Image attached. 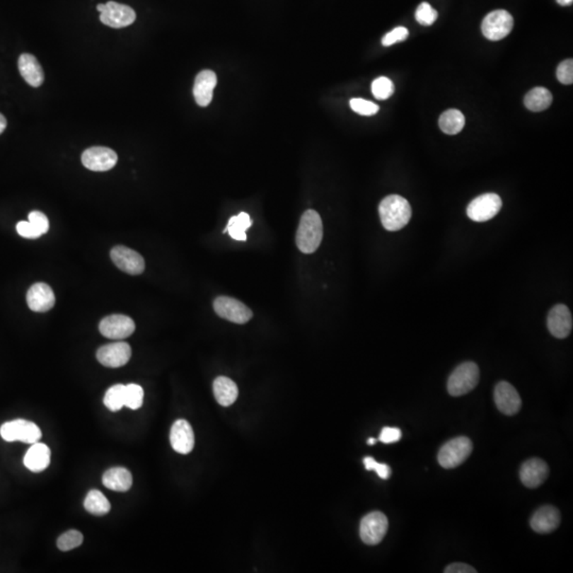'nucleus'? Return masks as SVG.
<instances>
[{
    "label": "nucleus",
    "mask_w": 573,
    "mask_h": 573,
    "mask_svg": "<svg viewBox=\"0 0 573 573\" xmlns=\"http://www.w3.org/2000/svg\"><path fill=\"white\" fill-rule=\"evenodd\" d=\"M132 350L129 344L125 342H115L101 346L97 352V359L102 365L106 367L123 366L131 359Z\"/></svg>",
    "instance_id": "nucleus-14"
},
{
    "label": "nucleus",
    "mask_w": 573,
    "mask_h": 573,
    "mask_svg": "<svg viewBox=\"0 0 573 573\" xmlns=\"http://www.w3.org/2000/svg\"><path fill=\"white\" fill-rule=\"evenodd\" d=\"M6 119L4 115L0 114V134L6 129Z\"/></svg>",
    "instance_id": "nucleus-43"
},
{
    "label": "nucleus",
    "mask_w": 573,
    "mask_h": 573,
    "mask_svg": "<svg viewBox=\"0 0 573 573\" xmlns=\"http://www.w3.org/2000/svg\"><path fill=\"white\" fill-rule=\"evenodd\" d=\"M388 528V520L386 516L381 511H371L361 520V539L366 545H378L386 536Z\"/></svg>",
    "instance_id": "nucleus-10"
},
{
    "label": "nucleus",
    "mask_w": 573,
    "mask_h": 573,
    "mask_svg": "<svg viewBox=\"0 0 573 573\" xmlns=\"http://www.w3.org/2000/svg\"><path fill=\"white\" fill-rule=\"evenodd\" d=\"M513 16L505 10L492 11L482 21V33L490 40H500L511 33Z\"/></svg>",
    "instance_id": "nucleus-9"
},
{
    "label": "nucleus",
    "mask_w": 573,
    "mask_h": 573,
    "mask_svg": "<svg viewBox=\"0 0 573 573\" xmlns=\"http://www.w3.org/2000/svg\"><path fill=\"white\" fill-rule=\"evenodd\" d=\"M172 448L180 454H188L195 447V434L187 420L178 419L172 424L170 431Z\"/></svg>",
    "instance_id": "nucleus-18"
},
{
    "label": "nucleus",
    "mask_w": 573,
    "mask_h": 573,
    "mask_svg": "<svg viewBox=\"0 0 573 573\" xmlns=\"http://www.w3.org/2000/svg\"><path fill=\"white\" fill-rule=\"evenodd\" d=\"M84 507L91 515L103 516L110 511V503L101 492L93 490L85 498Z\"/></svg>",
    "instance_id": "nucleus-29"
},
{
    "label": "nucleus",
    "mask_w": 573,
    "mask_h": 573,
    "mask_svg": "<svg viewBox=\"0 0 573 573\" xmlns=\"http://www.w3.org/2000/svg\"><path fill=\"white\" fill-rule=\"evenodd\" d=\"M110 258L121 271L129 275H139L146 267L141 255L127 246L117 245L112 248Z\"/></svg>",
    "instance_id": "nucleus-12"
},
{
    "label": "nucleus",
    "mask_w": 573,
    "mask_h": 573,
    "mask_svg": "<svg viewBox=\"0 0 573 573\" xmlns=\"http://www.w3.org/2000/svg\"><path fill=\"white\" fill-rule=\"evenodd\" d=\"M547 326L550 333L557 339H565L572 330V314L564 303H558L548 314Z\"/></svg>",
    "instance_id": "nucleus-15"
},
{
    "label": "nucleus",
    "mask_w": 573,
    "mask_h": 573,
    "mask_svg": "<svg viewBox=\"0 0 573 573\" xmlns=\"http://www.w3.org/2000/svg\"><path fill=\"white\" fill-rule=\"evenodd\" d=\"M407 36H409V31H407V28L397 27L392 31L388 32V34H386L382 38L381 42L384 47L392 46V45L407 40Z\"/></svg>",
    "instance_id": "nucleus-37"
},
{
    "label": "nucleus",
    "mask_w": 573,
    "mask_h": 573,
    "mask_svg": "<svg viewBox=\"0 0 573 573\" xmlns=\"http://www.w3.org/2000/svg\"><path fill=\"white\" fill-rule=\"evenodd\" d=\"M82 533L76 530H69L57 538V545L61 551H69L74 548H78L79 545H82Z\"/></svg>",
    "instance_id": "nucleus-33"
},
{
    "label": "nucleus",
    "mask_w": 573,
    "mask_h": 573,
    "mask_svg": "<svg viewBox=\"0 0 573 573\" xmlns=\"http://www.w3.org/2000/svg\"><path fill=\"white\" fill-rule=\"evenodd\" d=\"M144 403V390L138 384L125 386V405L132 410L139 409Z\"/></svg>",
    "instance_id": "nucleus-31"
},
{
    "label": "nucleus",
    "mask_w": 573,
    "mask_h": 573,
    "mask_svg": "<svg viewBox=\"0 0 573 573\" xmlns=\"http://www.w3.org/2000/svg\"><path fill=\"white\" fill-rule=\"evenodd\" d=\"M125 386L116 384L106 390L103 403L110 411L117 412L125 405Z\"/></svg>",
    "instance_id": "nucleus-30"
},
{
    "label": "nucleus",
    "mask_w": 573,
    "mask_h": 573,
    "mask_svg": "<svg viewBox=\"0 0 573 573\" xmlns=\"http://www.w3.org/2000/svg\"><path fill=\"white\" fill-rule=\"evenodd\" d=\"M18 69L21 76L32 87H40L45 80L44 70L34 55L23 53L18 59Z\"/></svg>",
    "instance_id": "nucleus-22"
},
{
    "label": "nucleus",
    "mask_w": 573,
    "mask_h": 573,
    "mask_svg": "<svg viewBox=\"0 0 573 573\" xmlns=\"http://www.w3.org/2000/svg\"><path fill=\"white\" fill-rule=\"evenodd\" d=\"M552 93L545 87H535L524 97V105L532 112H543L551 105Z\"/></svg>",
    "instance_id": "nucleus-26"
},
{
    "label": "nucleus",
    "mask_w": 573,
    "mask_h": 573,
    "mask_svg": "<svg viewBox=\"0 0 573 573\" xmlns=\"http://www.w3.org/2000/svg\"><path fill=\"white\" fill-rule=\"evenodd\" d=\"M473 452V441L466 436L450 439L441 446L437 460L444 468L451 469L460 466Z\"/></svg>",
    "instance_id": "nucleus-4"
},
{
    "label": "nucleus",
    "mask_w": 573,
    "mask_h": 573,
    "mask_svg": "<svg viewBox=\"0 0 573 573\" xmlns=\"http://www.w3.org/2000/svg\"><path fill=\"white\" fill-rule=\"evenodd\" d=\"M548 475H549V466L541 458H530L520 467V480H521L522 484L528 488L538 487L547 480Z\"/></svg>",
    "instance_id": "nucleus-17"
},
{
    "label": "nucleus",
    "mask_w": 573,
    "mask_h": 573,
    "mask_svg": "<svg viewBox=\"0 0 573 573\" xmlns=\"http://www.w3.org/2000/svg\"><path fill=\"white\" fill-rule=\"evenodd\" d=\"M99 330L102 335L108 339H125L135 331V323L123 314H112L100 322Z\"/></svg>",
    "instance_id": "nucleus-13"
},
{
    "label": "nucleus",
    "mask_w": 573,
    "mask_h": 573,
    "mask_svg": "<svg viewBox=\"0 0 573 573\" xmlns=\"http://www.w3.org/2000/svg\"><path fill=\"white\" fill-rule=\"evenodd\" d=\"M212 388H214L216 403L222 407H229L233 405L239 394L237 384L225 376L216 377L212 384Z\"/></svg>",
    "instance_id": "nucleus-25"
},
{
    "label": "nucleus",
    "mask_w": 573,
    "mask_h": 573,
    "mask_svg": "<svg viewBox=\"0 0 573 573\" xmlns=\"http://www.w3.org/2000/svg\"><path fill=\"white\" fill-rule=\"evenodd\" d=\"M216 316L236 324H246L253 318V312L242 301L229 296H218L214 301Z\"/></svg>",
    "instance_id": "nucleus-7"
},
{
    "label": "nucleus",
    "mask_w": 573,
    "mask_h": 573,
    "mask_svg": "<svg viewBox=\"0 0 573 573\" xmlns=\"http://www.w3.org/2000/svg\"><path fill=\"white\" fill-rule=\"evenodd\" d=\"M502 207L501 197L497 193H484L473 199L467 206V216L475 222H485L494 218Z\"/></svg>",
    "instance_id": "nucleus-8"
},
{
    "label": "nucleus",
    "mask_w": 573,
    "mask_h": 573,
    "mask_svg": "<svg viewBox=\"0 0 573 573\" xmlns=\"http://www.w3.org/2000/svg\"><path fill=\"white\" fill-rule=\"evenodd\" d=\"M367 444H369V445H375L376 439H369V441H367Z\"/></svg>",
    "instance_id": "nucleus-45"
},
{
    "label": "nucleus",
    "mask_w": 573,
    "mask_h": 573,
    "mask_svg": "<svg viewBox=\"0 0 573 573\" xmlns=\"http://www.w3.org/2000/svg\"><path fill=\"white\" fill-rule=\"evenodd\" d=\"M16 231L21 237L27 238V239H37L42 236V233L29 221H21L17 223Z\"/></svg>",
    "instance_id": "nucleus-40"
},
{
    "label": "nucleus",
    "mask_w": 573,
    "mask_h": 573,
    "mask_svg": "<svg viewBox=\"0 0 573 573\" xmlns=\"http://www.w3.org/2000/svg\"><path fill=\"white\" fill-rule=\"evenodd\" d=\"M102 482L108 490L123 492L132 487L133 477L125 467H112L104 473Z\"/></svg>",
    "instance_id": "nucleus-24"
},
{
    "label": "nucleus",
    "mask_w": 573,
    "mask_h": 573,
    "mask_svg": "<svg viewBox=\"0 0 573 573\" xmlns=\"http://www.w3.org/2000/svg\"><path fill=\"white\" fill-rule=\"evenodd\" d=\"M0 435L6 441H23L34 444L40 441L42 431L37 424L25 419H15L4 422L0 428Z\"/></svg>",
    "instance_id": "nucleus-5"
},
{
    "label": "nucleus",
    "mask_w": 573,
    "mask_h": 573,
    "mask_svg": "<svg viewBox=\"0 0 573 573\" xmlns=\"http://www.w3.org/2000/svg\"><path fill=\"white\" fill-rule=\"evenodd\" d=\"M558 4L560 6H570L572 4L573 0H556Z\"/></svg>",
    "instance_id": "nucleus-44"
},
{
    "label": "nucleus",
    "mask_w": 573,
    "mask_h": 573,
    "mask_svg": "<svg viewBox=\"0 0 573 573\" xmlns=\"http://www.w3.org/2000/svg\"><path fill=\"white\" fill-rule=\"evenodd\" d=\"M29 222L40 231L42 235L46 233L49 231V221L46 214H42V212L34 210L29 214Z\"/></svg>",
    "instance_id": "nucleus-39"
},
{
    "label": "nucleus",
    "mask_w": 573,
    "mask_h": 573,
    "mask_svg": "<svg viewBox=\"0 0 573 573\" xmlns=\"http://www.w3.org/2000/svg\"><path fill=\"white\" fill-rule=\"evenodd\" d=\"M556 76L560 83L565 85L572 84L573 83V61L571 59L562 62L557 66Z\"/></svg>",
    "instance_id": "nucleus-36"
},
{
    "label": "nucleus",
    "mask_w": 573,
    "mask_h": 573,
    "mask_svg": "<svg viewBox=\"0 0 573 573\" xmlns=\"http://www.w3.org/2000/svg\"><path fill=\"white\" fill-rule=\"evenodd\" d=\"M97 10L101 13V23L114 29L127 27L136 19L135 11L131 6L118 2L108 1V4H98Z\"/></svg>",
    "instance_id": "nucleus-6"
},
{
    "label": "nucleus",
    "mask_w": 573,
    "mask_h": 573,
    "mask_svg": "<svg viewBox=\"0 0 573 573\" xmlns=\"http://www.w3.org/2000/svg\"><path fill=\"white\" fill-rule=\"evenodd\" d=\"M363 463H364L365 469H366V470H375L381 479L386 480L390 478L392 471H390V468L388 465L380 464L375 458H371V456L364 458Z\"/></svg>",
    "instance_id": "nucleus-38"
},
{
    "label": "nucleus",
    "mask_w": 573,
    "mask_h": 573,
    "mask_svg": "<svg viewBox=\"0 0 573 573\" xmlns=\"http://www.w3.org/2000/svg\"><path fill=\"white\" fill-rule=\"evenodd\" d=\"M445 573H477V570H475L473 567L469 566V565L463 564V562H454V564L449 565V566L446 567L445 570H444Z\"/></svg>",
    "instance_id": "nucleus-42"
},
{
    "label": "nucleus",
    "mask_w": 573,
    "mask_h": 573,
    "mask_svg": "<svg viewBox=\"0 0 573 573\" xmlns=\"http://www.w3.org/2000/svg\"><path fill=\"white\" fill-rule=\"evenodd\" d=\"M350 108L357 114L362 115V116H373L379 112V106L374 102L367 101V100L361 99V98H354L350 100Z\"/></svg>",
    "instance_id": "nucleus-34"
},
{
    "label": "nucleus",
    "mask_w": 573,
    "mask_h": 573,
    "mask_svg": "<svg viewBox=\"0 0 573 573\" xmlns=\"http://www.w3.org/2000/svg\"><path fill=\"white\" fill-rule=\"evenodd\" d=\"M51 451L48 446L42 443L32 444L23 458V464L33 473L45 470L50 464Z\"/></svg>",
    "instance_id": "nucleus-23"
},
{
    "label": "nucleus",
    "mask_w": 573,
    "mask_h": 573,
    "mask_svg": "<svg viewBox=\"0 0 573 573\" xmlns=\"http://www.w3.org/2000/svg\"><path fill=\"white\" fill-rule=\"evenodd\" d=\"M439 129L448 135H456L462 131L465 125V117L458 110H448L439 117Z\"/></svg>",
    "instance_id": "nucleus-27"
},
{
    "label": "nucleus",
    "mask_w": 573,
    "mask_h": 573,
    "mask_svg": "<svg viewBox=\"0 0 573 573\" xmlns=\"http://www.w3.org/2000/svg\"><path fill=\"white\" fill-rule=\"evenodd\" d=\"M401 439V430L392 427H384L380 433L379 439L384 444L396 443Z\"/></svg>",
    "instance_id": "nucleus-41"
},
{
    "label": "nucleus",
    "mask_w": 573,
    "mask_h": 573,
    "mask_svg": "<svg viewBox=\"0 0 573 573\" xmlns=\"http://www.w3.org/2000/svg\"><path fill=\"white\" fill-rule=\"evenodd\" d=\"M480 379L479 367L473 362H464L456 367L448 378L447 390L451 396H462L473 390Z\"/></svg>",
    "instance_id": "nucleus-3"
},
{
    "label": "nucleus",
    "mask_w": 573,
    "mask_h": 573,
    "mask_svg": "<svg viewBox=\"0 0 573 573\" xmlns=\"http://www.w3.org/2000/svg\"><path fill=\"white\" fill-rule=\"evenodd\" d=\"M323 239V222L320 214L313 209L303 212L296 231L297 248L303 254H312L318 250Z\"/></svg>",
    "instance_id": "nucleus-2"
},
{
    "label": "nucleus",
    "mask_w": 573,
    "mask_h": 573,
    "mask_svg": "<svg viewBox=\"0 0 573 573\" xmlns=\"http://www.w3.org/2000/svg\"><path fill=\"white\" fill-rule=\"evenodd\" d=\"M216 85V76L212 70L199 72L193 85V96L199 106H207L212 102L214 89Z\"/></svg>",
    "instance_id": "nucleus-21"
},
{
    "label": "nucleus",
    "mask_w": 573,
    "mask_h": 573,
    "mask_svg": "<svg viewBox=\"0 0 573 573\" xmlns=\"http://www.w3.org/2000/svg\"><path fill=\"white\" fill-rule=\"evenodd\" d=\"M28 307L35 312H46L52 309L55 295L52 289L44 282H37L30 286L27 293Z\"/></svg>",
    "instance_id": "nucleus-19"
},
{
    "label": "nucleus",
    "mask_w": 573,
    "mask_h": 573,
    "mask_svg": "<svg viewBox=\"0 0 573 573\" xmlns=\"http://www.w3.org/2000/svg\"><path fill=\"white\" fill-rule=\"evenodd\" d=\"M494 399L499 411L505 415H515L521 407V398L517 390L507 381H501L497 384Z\"/></svg>",
    "instance_id": "nucleus-16"
},
{
    "label": "nucleus",
    "mask_w": 573,
    "mask_h": 573,
    "mask_svg": "<svg viewBox=\"0 0 573 573\" xmlns=\"http://www.w3.org/2000/svg\"><path fill=\"white\" fill-rule=\"evenodd\" d=\"M116 152L106 146H93L87 149L82 154V163L91 171H108L117 163Z\"/></svg>",
    "instance_id": "nucleus-11"
},
{
    "label": "nucleus",
    "mask_w": 573,
    "mask_h": 573,
    "mask_svg": "<svg viewBox=\"0 0 573 573\" xmlns=\"http://www.w3.org/2000/svg\"><path fill=\"white\" fill-rule=\"evenodd\" d=\"M560 523V511L552 505L539 507L533 514L530 520L531 528L539 534H548V533L553 532L558 528Z\"/></svg>",
    "instance_id": "nucleus-20"
},
{
    "label": "nucleus",
    "mask_w": 573,
    "mask_h": 573,
    "mask_svg": "<svg viewBox=\"0 0 573 573\" xmlns=\"http://www.w3.org/2000/svg\"><path fill=\"white\" fill-rule=\"evenodd\" d=\"M394 84L386 76H380L371 83V93L378 100H386L394 93Z\"/></svg>",
    "instance_id": "nucleus-32"
},
{
    "label": "nucleus",
    "mask_w": 573,
    "mask_h": 573,
    "mask_svg": "<svg viewBox=\"0 0 573 573\" xmlns=\"http://www.w3.org/2000/svg\"><path fill=\"white\" fill-rule=\"evenodd\" d=\"M252 226V220L246 212H240L238 216H231L227 223L226 228L223 233H228L233 239L237 241H245L246 233L250 227Z\"/></svg>",
    "instance_id": "nucleus-28"
},
{
    "label": "nucleus",
    "mask_w": 573,
    "mask_h": 573,
    "mask_svg": "<svg viewBox=\"0 0 573 573\" xmlns=\"http://www.w3.org/2000/svg\"><path fill=\"white\" fill-rule=\"evenodd\" d=\"M379 216L386 231H397L409 223L412 216L411 205L400 195H388L380 202Z\"/></svg>",
    "instance_id": "nucleus-1"
},
{
    "label": "nucleus",
    "mask_w": 573,
    "mask_h": 573,
    "mask_svg": "<svg viewBox=\"0 0 573 573\" xmlns=\"http://www.w3.org/2000/svg\"><path fill=\"white\" fill-rule=\"evenodd\" d=\"M437 11L433 8L428 2L419 4L415 12V18L422 25H431L437 19Z\"/></svg>",
    "instance_id": "nucleus-35"
}]
</instances>
